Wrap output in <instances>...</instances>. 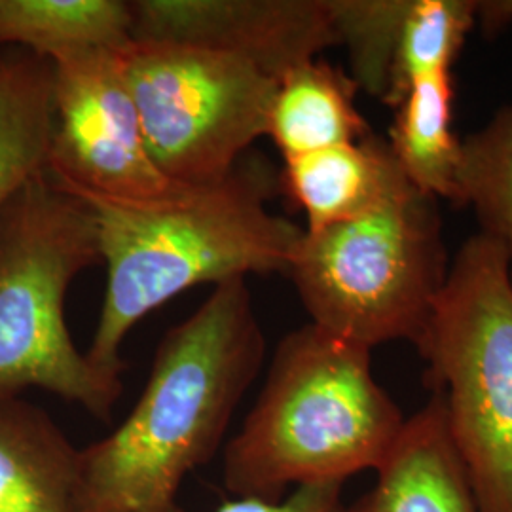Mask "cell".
I'll use <instances>...</instances> for the list:
<instances>
[{"mask_svg": "<svg viewBox=\"0 0 512 512\" xmlns=\"http://www.w3.org/2000/svg\"><path fill=\"white\" fill-rule=\"evenodd\" d=\"M264 353L245 279L215 285L162 338L128 418L80 450L76 512H184V478L217 454Z\"/></svg>", "mask_w": 512, "mask_h": 512, "instance_id": "6da1fadb", "label": "cell"}, {"mask_svg": "<svg viewBox=\"0 0 512 512\" xmlns=\"http://www.w3.org/2000/svg\"><path fill=\"white\" fill-rule=\"evenodd\" d=\"M279 177L245 154L220 183L177 202L126 207L86 202L95 213L107 291L92 344L93 365L124 372L120 349L133 327L202 283L287 272L304 230L268 211Z\"/></svg>", "mask_w": 512, "mask_h": 512, "instance_id": "7a4b0ae2", "label": "cell"}, {"mask_svg": "<svg viewBox=\"0 0 512 512\" xmlns=\"http://www.w3.org/2000/svg\"><path fill=\"white\" fill-rule=\"evenodd\" d=\"M370 351L313 323L287 334L255 408L226 446V488L279 501L289 486L378 471L404 418L374 380Z\"/></svg>", "mask_w": 512, "mask_h": 512, "instance_id": "3957f363", "label": "cell"}, {"mask_svg": "<svg viewBox=\"0 0 512 512\" xmlns=\"http://www.w3.org/2000/svg\"><path fill=\"white\" fill-rule=\"evenodd\" d=\"M101 260L92 207L44 169L0 207V397L42 389L109 421L122 376L74 346L65 298Z\"/></svg>", "mask_w": 512, "mask_h": 512, "instance_id": "277c9868", "label": "cell"}, {"mask_svg": "<svg viewBox=\"0 0 512 512\" xmlns=\"http://www.w3.org/2000/svg\"><path fill=\"white\" fill-rule=\"evenodd\" d=\"M414 346L480 512H512V277L499 241L461 245Z\"/></svg>", "mask_w": 512, "mask_h": 512, "instance_id": "5b68a950", "label": "cell"}, {"mask_svg": "<svg viewBox=\"0 0 512 512\" xmlns=\"http://www.w3.org/2000/svg\"><path fill=\"white\" fill-rule=\"evenodd\" d=\"M287 274L315 327L368 349L414 344L448 274L435 198L408 186L361 217L304 230Z\"/></svg>", "mask_w": 512, "mask_h": 512, "instance_id": "8992f818", "label": "cell"}, {"mask_svg": "<svg viewBox=\"0 0 512 512\" xmlns=\"http://www.w3.org/2000/svg\"><path fill=\"white\" fill-rule=\"evenodd\" d=\"M118 61L148 152L169 181L203 188L226 179L266 135L277 80L238 55L128 40Z\"/></svg>", "mask_w": 512, "mask_h": 512, "instance_id": "52a82bcc", "label": "cell"}, {"mask_svg": "<svg viewBox=\"0 0 512 512\" xmlns=\"http://www.w3.org/2000/svg\"><path fill=\"white\" fill-rule=\"evenodd\" d=\"M120 48L52 63L54 128L46 171L84 202H177L194 188L169 181L154 164L118 61Z\"/></svg>", "mask_w": 512, "mask_h": 512, "instance_id": "ba28073f", "label": "cell"}, {"mask_svg": "<svg viewBox=\"0 0 512 512\" xmlns=\"http://www.w3.org/2000/svg\"><path fill=\"white\" fill-rule=\"evenodd\" d=\"M131 38L238 55L279 80L338 44L329 0H135Z\"/></svg>", "mask_w": 512, "mask_h": 512, "instance_id": "9c48e42d", "label": "cell"}, {"mask_svg": "<svg viewBox=\"0 0 512 512\" xmlns=\"http://www.w3.org/2000/svg\"><path fill=\"white\" fill-rule=\"evenodd\" d=\"M374 488L348 512H480L439 393L404 420Z\"/></svg>", "mask_w": 512, "mask_h": 512, "instance_id": "30bf717a", "label": "cell"}, {"mask_svg": "<svg viewBox=\"0 0 512 512\" xmlns=\"http://www.w3.org/2000/svg\"><path fill=\"white\" fill-rule=\"evenodd\" d=\"M308 219V232L361 217L408 186L389 145L372 133L348 145L285 160L279 188Z\"/></svg>", "mask_w": 512, "mask_h": 512, "instance_id": "8fae6325", "label": "cell"}, {"mask_svg": "<svg viewBox=\"0 0 512 512\" xmlns=\"http://www.w3.org/2000/svg\"><path fill=\"white\" fill-rule=\"evenodd\" d=\"M80 450L54 420L0 397V512H76Z\"/></svg>", "mask_w": 512, "mask_h": 512, "instance_id": "7c38bea8", "label": "cell"}, {"mask_svg": "<svg viewBox=\"0 0 512 512\" xmlns=\"http://www.w3.org/2000/svg\"><path fill=\"white\" fill-rule=\"evenodd\" d=\"M355 80L325 61L311 59L277 80L266 135L285 160L357 143L370 129L355 107Z\"/></svg>", "mask_w": 512, "mask_h": 512, "instance_id": "4fadbf2b", "label": "cell"}, {"mask_svg": "<svg viewBox=\"0 0 512 512\" xmlns=\"http://www.w3.org/2000/svg\"><path fill=\"white\" fill-rule=\"evenodd\" d=\"M131 23L124 0H0V48L57 63L124 46Z\"/></svg>", "mask_w": 512, "mask_h": 512, "instance_id": "5bb4252c", "label": "cell"}, {"mask_svg": "<svg viewBox=\"0 0 512 512\" xmlns=\"http://www.w3.org/2000/svg\"><path fill=\"white\" fill-rule=\"evenodd\" d=\"M52 128V63L21 48H0V207L46 169Z\"/></svg>", "mask_w": 512, "mask_h": 512, "instance_id": "9a60e30c", "label": "cell"}, {"mask_svg": "<svg viewBox=\"0 0 512 512\" xmlns=\"http://www.w3.org/2000/svg\"><path fill=\"white\" fill-rule=\"evenodd\" d=\"M454 90L450 73L416 82L389 129V150L404 177L421 194L458 203L461 141L454 135Z\"/></svg>", "mask_w": 512, "mask_h": 512, "instance_id": "2e32d148", "label": "cell"}, {"mask_svg": "<svg viewBox=\"0 0 512 512\" xmlns=\"http://www.w3.org/2000/svg\"><path fill=\"white\" fill-rule=\"evenodd\" d=\"M476 18L473 0H412L393 55L385 105L395 109L421 78L450 73Z\"/></svg>", "mask_w": 512, "mask_h": 512, "instance_id": "e0dca14e", "label": "cell"}, {"mask_svg": "<svg viewBox=\"0 0 512 512\" xmlns=\"http://www.w3.org/2000/svg\"><path fill=\"white\" fill-rule=\"evenodd\" d=\"M458 203L475 211L482 234L505 247L512 277V105L461 141Z\"/></svg>", "mask_w": 512, "mask_h": 512, "instance_id": "ac0fdd59", "label": "cell"}, {"mask_svg": "<svg viewBox=\"0 0 512 512\" xmlns=\"http://www.w3.org/2000/svg\"><path fill=\"white\" fill-rule=\"evenodd\" d=\"M412 0H329L338 44L348 46L357 88L384 101L393 55Z\"/></svg>", "mask_w": 512, "mask_h": 512, "instance_id": "d6986e66", "label": "cell"}, {"mask_svg": "<svg viewBox=\"0 0 512 512\" xmlns=\"http://www.w3.org/2000/svg\"><path fill=\"white\" fill-rule=\"evenodd\" d=\"M344 484H308L296 488L287 499L268 501L258 497H236L215 512H348L342 501Z\"/></svg>", "mask_w": 512, "mask_h": 512, "instance_id": "ffe728a7", "label": "cell"}, {"mask_svg": "<svg viewBox=\"0 0 512 512\" xmlns=\"http://www.w3.org/2000/svg\"><path fill=\"white\" fill-rule=\"evenodd\" d=\"M478 16L484 19L486 27L497 29L512 21V0L478 2Z\"/></svg>", "mask_w": 512, "mask_h": 512, "instance_id": "44dd1931", "label": "cell"}]
</instances>
